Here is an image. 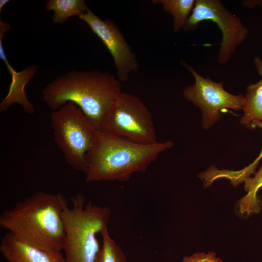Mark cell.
Masks as SVG:
<instances>
[{
    "mask_svg": "<svg viewBox=\"0 0 262 262\" xmlns=\"http://www.w3.org/2000/svg\"><path fill=\"white\" fill-rule=\"evenodd\" d=\"M46 10L54 12L53 20L57 23H64L72 16L84 14L88 6L84 0H49L45 6Z\"/></svg>",
    "mask_w": 262,
    "mask_h": 262,
    "instance_id": "9a60e30c",
    "label": "cell"
},
{
    "mask_svg": "<svg viewBox=\"0 0 262 262\" xmlns=\"http://www.w3.org/2000/svg\"><path fill=\"white\" fill-rule=\"evenodd\" d=\"M181 262H222L214 252H198L190 256H185Z\"/></svg>",
    "mask_w": 262,
    "mask_h": 262,
    "instance_id": "ac0fdd59",
    "label": "cell"
},
{
    "mask_svg": "<svg viewBox=\"0 0 262 262\" xmlns=\"http://www.w3.org/2000/svg\"><path fill=\"white\" fill-rule=\"evenodd\" d=\"M61 194H33L0 215V226L22 241L48 250L63 251L66 231Z\"/></svg>",
    "mask_w": 262,
    "mask_h": 262,
    "instance_id": "7a4b0ae2",
    "label": "cell"
},
{
    "mask_svg": "<svg viewBox=\"0 0 262 262\" xmlns=\"http://www.w3.org/2000/svg\"><path fill=\"white\" fill-rule=\"evenodd\" d=\"M254 63L258 73L262 77V59L256 56ZM242 109V124L251 128L255 122H262V79L247 86Z\"/></svg>",
    "mask_w": 262,
    "mask_h": 262,
    "instance_id": "7c38bea8",
    "label": "cell"
},
{
    "mask_svg": "<svg viewBox=\"0 0 262 262\" xmlns=\"http://www.w3.org/2000/svg\"><path fill=\"white\" fill-rule=\"evenodd\" d=\"M102 130L138 144L157 142L150 111L138 97L130 93L122 92L119 95L103 122Z\"/></svg>",
    "mask_w": 262,
    "mask_h": 262,
    "instance_id": "8992f818",
    "label": "cell"
},
{
    "mask_svg": "<svg viewBox=\"0 0 262 262\" xmlns=\"http://www.w3.org/2000/svg\"><path fill=\"white\" fill-rule=\"evenodd\" d=\"M174 145L170 141L140 144L100 130L87 155L86 181H127L133 173L145 172L160 153Z\"/></svg>",
    "mask_w": 262,
    "mask_h": 262,
    "instance_id": "3957f363",
    "label": "cell"
},
{
    "mask_svg": "<svg viewBox=\"0 0 262 262\" xmlns=\"http://www.w3.org/2000/svg\"><path fill=\"white\" fill-rule=\"evenodd\" d=\"M260 127L262 129V122L258 121L253 123L251 129ZM262 158V148L258 156L248 166L240 170L234 171L227 169L219 170L212 166L207 170L202 172L201 177L206 186H210L214 180L219 178H226L230 180L231 183L236 186L255 173L259 162Z\"/></svg>",
    "mask_w": 262,
    "mask_h": 262,
    "instance_id": "4fadbf2b",
    "label": "cell"
},
{
    "mask_svg": "<svg viewBox=\"0 0 262 262\" xmlns=\"http://www.w3.org/2000/svg\"><path fill=\"white\" fill-rule=\"evenodd\" d=\"M122 92L120 81L108 72L73 70L47 85L42 100L53 111L68 102L74 103L99 131Z\"/></svg>",
    "mask_w": 262,
    "mask_h": 262,
    "instance_id": "6da1fadb",
    "label": "cell"
},
{
    "mask_svg": "<svg viewBox=\"0 0 262 262\" xmlns=\"http://www.w3.org/2000/svg\"><path fill=\"white\" fill-rule=\"evenodd\" d=\"M243 3L245 6L250 8L254 7L256 6H262V0H245Z\"/></svg>",
    "mask_w": 262,
    "mask_h": 262,
    "instance_id": "d6986e66",
    "label": "cell"
},
{
    "mask_svg": "<svg viewBox=\"0 0 262 262\" xmlns=\"http://www.w3.org/2000/svg\"><path fill=\"white\" fill-rule=\"evenodd\" d=\"M70 200L72 207L66 200L62 212L66 262H95L102 246L97 234L108 227L111 209L91 201L86 204L81 193L72 196Z\"/></svg>",
    "mask_w": 262,
    "mask_h": 262,
    "instance_id": "277c9868",
    "label": "cell"
},
{
    "mask_svg": "<svg viewBox=\"0 0 262 262\" xmlns=\"http://www.w3.org/2000/svg\"><path fill=\"white\" fill-rule=\"evenodd\" d=\"M244 189L247 193L238 202L240 213L248 216L259 213L262 209V201L257 196L259 189L262 187V164L253 177L246 179Z\"/></svg>",
    "mask_w": 262,
    "mask_h": 262,
    "instance_id": "5bb4252c",
    "label": "cell"
},
{
    "mask_svg": "<svg viewBox=\"0 0 262 262\" xmlns=\"http://www.w3.org/2000/svg\"><path fill=\"white\" fill-rule=\"evenodd\" d=\"M50 120L54 141L66 162L74 170L85 173L87 155L98 131L89 122L81 109L72 102L53 111Z\"/></svg>",
    "mask_w": 262,
    "mask_h": 262,
    "instance_id": "5b68a950",
    "label": "cell"
},
{
    "mask_svg": "<svg viewBox=\"0 0 262 262\" xmlns=\"http://www.w3.org/2000/svg\"><path fill=\"white\" fill-rule=\"evenodd\" d=\"M101 235L102 246L95 262H127L124 252L110 236L108 227L101 232Z\"/></svg>",
    "mask_w": 262,
    "mask_h": 262,
    "instance_id": "e0dca14e",
    "label": "cell"
},
{
    "mask_svg": "<svg viewBox=\"0 0 262 262\" xmlns=\"http://www.w3.org/2000/svg\"><path fill=\"white\" fill-rule=\"evenodd\" d=\"M6 32L4 30H0V58L7 66L12 80L8 92L0 103V112H5L12 104L17 103L22 107L26 113L33 114L35 110L27 99L25 88L36 73L37 67L29 66L21 72H16L13 68L7 61L3 46V38Z\"/></svg>",
    "mask_w": 262,
    "mask_h": 262,
    "instance_id": "8fae6325",
    "label": "cell"
},
{
    "mask_svg": "<svg viewBox=\"0 0 262 262\" xmlns=\"http://www.w3.org/2000/svg\"><path fill=\"white\" fill-rule=\"evenodd\" d=\"M153 4H160L167 13L171 14L173 20V29L176 32L183 29L194 6V0H152Z\"/></svg>",
    "mask_w": 262,
    "mask_h": 262,
    "instance_id": "2e32d148",
    "label": "cell"
},
{
    "mask_svg": "<svg viewBox=\"0 0 262 262\" xmlns=\"http://www.w3.org/2000/svg\"><path fill=\"white\" fill-rule=\"evenodd\" d=\"M180 62L195 80L193 84L184 88L183 96L201 110L202 126L205 129L221 118L222 110L242 109L244 96L242 94L236 95L229 93L223 88L222 82H215L209 77L205 78L185 61L181 60Z\"/></svg>",
    "mask_w": 262,
    "mask_h": 262,
    "instance_id": "ba28073f",
    "label": "cell"
},
{
    "mask_svg": "<svg viewBox=\"0 0 262 262\" xmlns=\"http://www.w3.org/2000/svg\"><path fill=\"white\" fill-rule=\"evenodd\" d=\"M211 21L215 23L222 34L217 58L220 64H226L236 48L247 37L248 30L240 18L229 11L219 0H196L183 30L196 29L200 22Z\"/></svg>",
    "mask_w": 262,
    "mask_h": 262,
    "instance_id": "52a82bcc",
    "label": "cell"
},
{
    "mask_svg": "<svg viewBox=\"0 0 262 262\" xmlns=\"http://www.w3.org/2000/svg\"><path fill=\"white\" fill-rule=\"evenodd\" d=\"M10 0H0V12H1L3 7Z\"/></svg>",
    "mask_w": 262,
    "mask_h": 262,
    "instance_id": "ffe728a7",
    "label": "cell"
},
{
    "mask_svg": "<svg viewBox=\"0 0 262 262\" xmlns=\"http://www.w3.org/2000/svg\"><path fill=\"white\" fill-rule=\"evenodd\" d=\"M78 17L88 25L108 49L120 81H127L131 72L138 71L139 64L136 55L115 22L109 19L102 20L88 7L86 13Z\"/></svg>",
    "mask_w": 262,
    "mask_h": 262,
    "instance_id": "9c48e42d",
    "label": "cell"
},
{
    "mask_svg": "<svg viewBox=\"0 0 262 262\" xmlns=\"http://www.w3.org/2000/svg\"><path fill=\"white\" fill-rule=\"evenodd\" d=\"M0 252L8 262H66L61 251L32 246L9 232L0 240Z\"/></svg>",
    "mask_w": 262,
    "mask_h": 262,
    "instance_id": "30bf717a",
    "label": "cell"
}]
</instances>
